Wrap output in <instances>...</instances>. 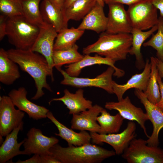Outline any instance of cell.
<instances>
[{
    "mask_svg": "<svg viewBox=\"0 0 163 163\" xmlns=\"http://www.w3.org/2000/svg\"><path fill=\"white\" fill-rule=\"evenodd\" d=\"M7 51L9 57L22 71L27 72L34 79L37 91L32 100H37L44 95L43 90L44 88L52 91L46 79L48 76H50L52 81H53V74L43 55L31 50L11 49Z\"/></svg>",
    "mask_w": 163,
    "mask_h": 163,
    "instance_id": "6da1fadb",
    "label": "cell"
},
{
    "mask_svg": "<svg viewBox=\"0 0 163 163\" xmlns=\"http://www.w3.org/2000/svg\"><path fill=\"white\" fill-rule=\"evenodd\" d=\"M50 152L49 155L61 163H100L116 155L113 151L91 143L66 147L58 143L50 149Z\"/></svg>",
    "mask_w": 163,
    "mask_h": 163,
    "instance_id": "7a4b0ae2",
    "label": "cell"
},
{
    "mask_svg": "<svg viewBox=\"0 0 163 163\" xmlns=\"http://www.w3.org/2000/svg\"><path fill=\"white\" fill-rule=\"evenodd\" d=\"M131 34L101 33L97 40L83 48L84 55L96 54L115 62L126 59L132 45Z\"/></svg>",
    "mask_w": 163,
    "mask_h": 163,
    "instance_id": "3957f363",
    "label": "cell"
},
{
    "mask_svg": "<svg viewBox=\"0 0 163 163\" xmlns=\"http://www.w3.org/2000/svg\"><path fill=\"white\" fill-rule=\"evenodd\" d=\"M40 30V27L29 21L22 15L7 18L6 36L16 49L31 50Z\"/></svg>",
    "mask_w": 163,
    "mask_h": 163,
    "instance_id": "277c9868",
    "label": "cell"
},
{
    "mask_svg": "<svg viewBox=\"0 0 163 163\" xmlns=\"http://www.w3.org/2000/svg\"><path fill=\"white\" fill-rule=\"evenodd\" d=\"M121 156L128 163H163V149L149 145L146 140L135 138Z\"/></svg>",
    "mask_w": 163,
    "mask_h": 163,
    "instance_id": "5b68a950",
    "label": "cell"
},
{
    "mask_svg": "<svg viewBox=\"0 0 163 163\" xmlns=\"http://www.w3.org/2000/svg\"><path fill=\"white\" fill-rule=\"evenodd\" d=\"M127 12L133 28L148 30L158 24V9L150 0H141L129 6Z\"/></svg>",
    "mask_w": 163,
    "mask_h": 163,
    "instance_id": "8992f818",
    "label": "cell"
},
{
    "mask_svg": "<svg viewBox=\"0 0 163 163\" xmlns=\"http://www.w3.org/2000/svg\"><path fill=\"white\" fill-rule=\"evenodd\" d=\"M136 125L133 121L128 122L126 128L120 133L100 134L90 132L91 142L93 144H101L107 143L114 150L116 154L121 155L128 146L130 142L137 136Z\"/></svg>",
    "mask_w": 163,
    "mask_h": 163,
    "instance_id": "52a82bcc",
    "label": "cell"
},
{
    "mask_svg": "<svg viewBox=\"0 0 163 163\" xmlns=\"http://www.w3.org/2000/svg\"><path fill=\"white\" fill-rule=\"evenodd\" d=\"M56 69L63 76V79L60 82L62 85L78 88L97 87L104 89L109 94H113L112 77L115 69L111 66H109L105 71L94 78L72 77L61 68Z\"/></svg>",
    "mask_w": 163,
    "mask_h": 163,
    "instance_id": "ba28073f",
    "label": "cell"
},
{
    "mask_svg": "<svg viewBox=\"0 0 163 163\" xmlns=\"http://www.w3.org/2000/svg\"><path fill=\"white\" fill-rule=\"evenodd\" d=\"M15 106L8 96H0V136H6L23 122L24 112Z\"/></svg>",
    "mask_w": 163,
    "mask_h": 163,
    "instance_id": "9c48e42d",
    "label": "cell"
},
{
    "mask_svg": "<svg viewBox=\"0 0 163 163\" xmlns=\"http://www.w3.org/2000/svg\"><path fill=\"white\" fill-rule=\"evenodd\" d=\"M23 145L26 155H49L50 149L58 143L59 140L54 136L49 137L43 134L41 130L32 127L28 132Z\"/></svg>",
    "mask_w": 163,
    "mask_h": 163,
    "instance_id": "30bf717a",
    "label": "cell"
},
{
    "mask_svg": "<svg viewBox=\"0 0 163 163\" xmlns=\"http://www.w3.org/2000/svg\"><path fill=\"white\" fill-rule=\"evenodd\" d=\"M105 107L109 110L117 111L124 119L136 121L142 129L145 135L148 138L149 137L145 126V122L149 120L147 114L141 108L134 105L128 96L118 102H107Z\"/></svg>",
    "mask_w": 163,
    "mask_h": 163,
    "instance_id": "8fae6325",
    "label": "cell"
},
{
    "mask_svg": "<svg viewBox=\"0 0 163 163\" xmlns=\"http://www.w3.org/2000/svg\"><path fill=\"white\" fill-rule=\"evenodd\" d=\"M58 33L52 25L46 24L40 27L39 34L31 49L40 53L46 58L53 73L54 67L53 55L54 40Z\"/></svg>",
    "mask_w": 163,
    "mask_h": 163,
    "instance_id": "7c38bea8",
    "label": "cell"
},
{
    "mask_svg": "<svg viewBox=\"0 0 163 163\" xmlns=\"http://www.w3.org/2000/svg\"><path fill=\"white\" fill-rule=\"evenodd\" d=\"M107 5L109 12L105 31L112 34H131L133 27L123 5L117 3Z\"/></svg>",
    "mask_w": 163,
    "mask_h": 163,
    "instance_id": "4fadbf2b",
    "label": "cell"
},
{
    "mask_svg": "<svg viewBox=\"0 0 163 163\" xmlns=\"http://www.w3.org/2000/svg\"><path fill=\"white\" fill-rule=\"evenodd\" d=\"M134 94L143 105L149 120L153 125L152 133L146 140L147 144L149 145L158 146L159 134L163 128V112L148 100L143 91L135 89Z\"/></svg>",
    "mask_w": 163,
    "mask_h": 163,
    "instance_id": "5bb4252c",
    "label": "cell"
},
{
    "mask_svg": "<svg viewBox=\"0 0 163 163\" xmlns=\"http://www.w3.org/2000/svg\"><path fill=\"white\" fill-rule=\"evenodd\" d=\"M27 91L24 87L13 89L8 96L15 106L20 110L26 113L30 118L38 120L46 118L49 110L42 106L37 105L29 101L27 97Z\"/></svg>",
    "mask_w": 163,
    "mask_h": 163,
    "instance_id": "9a60e30c",
    "label": "cell"
},
{
    "mask_svg": "<svg viewBox=\"0 0 163 163\" xmlns=\"http://www.w3.org/2000/svg\"><path fill=\"white\" fill-rule=\"evenodd\" d=\"M104 109L101 106L96 104L79 113L72 115L71 128L80 131H88L90 132L99 133L100 127L97 121V118Z\"/></svg>",
    "mask_w": 163,
    "mask_h": 163,
    "instance_id": "2e32d148",
    "label": "cell"
},
{
    "mask_svg": "<svg viewBox=\"0 0 163 163\" xmlns=\"http://www.w3.org/2000/svg\"><path fill=\"white\" fill-rule=\"evenodd\" d=\"M116 62L108 58L103 57L97 54L94 56L89 54L84 55V57L79 61L65 66V72L72 77H78L84 68L94 65L104 64L111 66L115 69L113 75L118 78L123 77L125 72L117 68L114 65Z\"/></svg>",
    "mask_w": 163,
    "mask_h": 163,
    "instance_id": "e0dca14e",
    "label": "cell"
},
{
    "mask_svg": "<svg viewBox=\"0 0 163 163\" xmlns=\"http://www.w3.org/2000/svg\"><path fill=\"white\" fill-rule=\"evenodd\" d=\"M151 72V64L149 59L146 60L143 71L140 73L133 75L125 84H119L113 81L112 88L118 101L122 99L124 93L127 90L135 88L144 92L146 90Z\"/></svg>",
    "mask_w": 163,
    "mask_h": 163,
    "instance_id": "ac0fdd59",
    "label": "cell"
},
{
    "mask_svg": "<svg viewBox=\"0 0 163 163\" xmlns=\"http://www.w3.org/2000/svg\"><path fill=\"white\" fill-rule=\"evenodd\" d=\"M46 117L55 125L58 130L59 133H55V134L65 140L68 145L78 146L91 143V135L86 131H82L79 133L75 132L72 129L68 128L60 122L50 111L47 113Z\"/></svg>",
    "mask_w": 163,
    "mask_h": 163,
    "instance_id": "d6986e66",
    "label": "cell"
},
{
    "mask_svg": "<svg viewBox=\"0 0 163 163\" xmlns=\"http://www.w3.org/2000/svg\"><path fill=\"white\" fill-rule=\"evenodd\" d=\"M64 95L60 97L52 99L49 103L53 101L62 102L69 110V114L79 113L91 107L92 102L84 97V90L78 89L75 93L70 92L68 89L64 90Z\"/></svg>",
    "mask_w": 163,
    "mask_h": 163,
    "instance_id": "ffe728a7",
    "label": "cell"
},
{
    "mask_svg": "<svg viewBox=\"0 0 163 163\" xmlns=\"http://www.w3.org/2000/svg\"><path fill=\"white\" fill-rule=\"evenodd\" d=\"M107 17L104 14V7L97 2L90 11L82 19L77 28L89 30L99 34L106 31Z\"/></svg>",
    "mask_w": 163,
    "mask_h": 163,
    "instance_id": "44dd1931",
    "label": "cell"
},
{
    "mask_svg": "<svg viewBox=\"0 0 163 163\" xmlns=\"http://www.w3.org/2000/svg\"><path fill=\"white\" fill-rule=\"evenodd\" d=\"M24 122L14 129L6 136L0 147V163H5L15 156L26 155L24 151L20 148L24 143V140L18 143V136L19 132L23 129Z\"/></svg>",
    "mask_w": 163,
    "mask_h": 163,
    "instance_id": "7402d4cb",
    "label": "cell"
},
{
    "mask_svg": "<svg viewBox=\"0 0 163 163\" xmlns=\"http://www.w3.org/2000/svg\"><path fill=\"white\" fill-rule=\"evenodd\" d=\"M40 9L44 22L52 25L58 33L67 27L63 11L56 7L49 0H42Z\"/></svg>",
    "mask_w": 163,
    "mask_h": 163,
    "instance_id": "603a6c76",
    "label": "cell"
},
{
    "mask_svg": "<svg viewBox=\"0 0 163 163\" xmlns=\"http://www.w3.org/2000/svg\"><path fill=\"white\" fill-rule=\"evenodd\" d=\"M157 25L146 31L135 28L132 29L131 32L132 36V45L129 54L135 56L136 65L139 70L144 68L145 65L141 52V46L144 41L157 30Z\"/></svg>",
    "mask_w": 163,
    "mask_h": 163,
    "instance_id": "cb8c5ba5",
    "label": "cell"
},
{
    "mask_svg": "<svg viewBox=\"0 0 163 163\" xmlns=\"http://www.w3.org/2000/svg\"><path fill=\"white\" fill-rule=\"evenodd\" d=\"M21 77L18 64L8 56L7 51L0 49V82L10 85Z\"/></svg>",
    "mask_w": 163,
    "mask_h": 163,
    "instance_id": "d4e9b609",
    "label": "cell"
},
{
    "mask_svg": "<svg viewBox=\"0 0 163 163\" xmlns=\"http://www.w3.org/2000/svg\"><path fill=\"white\" fill-rule=\"evenodd\" d=\"M97 2L96 0H77L63 10L66 21H79L90 11Z\"/></svg>",
    "mask_w": 163,
    "mask_h": 163,
    "instance_id": "484cf974",
    "label": "cell"
},
{
    "mask_svg": "<svg viewBox=\"0 0 163 163\" xmlns=\"http://www.w3.org/2000/svg\"><path fill=\"white\" fill-rule=\"evenodd\" d=\"M124 119L119 113L112 115L104 109L101 115L97 118V121L100 127L99 133L102 134L118 133L123 123Z\"/></svg>",
    "mask_w": 163,
    "mask_h": 163,
    "instance_id": "4316f807",
    "label": "cell"
},
{
    "mask_svg": "<svg viewBox=\"0 0 163 163\" xmlns=\"http://www.w3.org/2000/svg\"><path fill=\"white\" fill-rule=\"evenodd\" d=\"M85 30L72 27H66L58 33L54 46V50L66 49L74 45L84 34Z\"/></svg>",
    "mask_w": 163,
    "mask_h": 163,
    "instance_id": "83f0119b",
    "label": "cell"
},
{
    "mask_svg": "<svg viewBox=\"0 0 163 163\" xmlns=\"http://www.w3.org/2000/svg\"><path fill=\"white\" fill-rule=\"evenodd\" d=\"M78 46L76 44L69 48L54 50L53 60L54 67L56 69L61 68L64 65L76 63L81 60L84 55L78 51Z\"/></svg>",
    "mask_w": 163,
    "mask_h": 163,
    "instance_id": "f1b7e54d",
    "label": "cell"
},
{
    "mask_svg": "<svg viewBox=\"0 0 163 163\" xmlns=\"http://www.w3.org/2000/svg\"><path fill=\"white\" fill-rule=\"evenodd\" d=\"M42 0H20L23 15L29 21L40 27L46 23L41 14L40 4Z\"/></svg>",
    "mask_w": 163,
    "mask_h": 163,
    "instance_id": "f546056e",
    "label": "cell"
},
{
    "mask_svg": "<svg viewBox=\"0 0 163 163\" xmlns=\"http://www.w3.org/2000/svg\"><path fill=\"white\" fill-rule=\"evenodd\" d=\"M151 72L150 76L146 90L143 92L148 100L155 105L159 101L161 97L159 86L157 81L158 69L155 57L150 58Z\"/></svg>",
    "mask_w": 163,
    "mask_h": 163,
    "instance_id": "4dcf8cb0",
    "label": "cell"
},
{
    "mask_svg": "<svg viewBox=\"0 0 163 163\" xmlns=\"http://www.w3.org/2000/svg\"><path fill=\"white\" fill-rule=\"evenodd\" d=\"M157 33L153 34L151 38L144 43V47L150 46L156 51L157 58L163 62V18L160 16L157 24Z\"/></svg>",
    "mask_w": 163,
    "mask_h": 163,
    "instance_id": "1f68e13d",
    "label": "cell"
},
{
    "mask_svg": "<svg viewBox=\"0 0 163 163\" xmlns=\"http://www.w3.org/2000/svg\"><path fill=\"white\" fill-rule=\"evenodd\" d=\"M0 11L8 17L23 15L20 0H0Z\"/></svg>",
    "mask_w": 163,
    "mask_h": 163,
    "instance_id": "d6a6232c",
    "label": "cell"
},
{
    "mask_svg": "<svg viewBox=\"0 0 163 163\" xmlns=\"http://www.w3.org/2000/svg\"><path fill=\"white\" fill-rule=\"evenodd\" d=\"M8 17L2 14L0 15V40L6 36V21Z\"/></svg>",
    "mask_w": 163,
    "mask_h": 163,
    "instance_id": "836d02e7",
    "label": "cell"
},
{
    "mask_svg": "<svg viewBox=\"0 0 163 163\" xmlns=\"http://www.w3.org/2000/svg\"><path fill=\"white\" fill-rule=\"evenodd\" d=\"M157 81L159 87L161 97L159 101L155 105L163 112V83L158 73L157 76Z\"/></svg>",
    "mask_w": 163,
    "mask_h": 163,
    "instance_id": "e575fe53",
    "label": "cell"
},
{
    "mask_svg": "<svg viewBox=\"0 0 163 163\" xmlns=\"http://www.w3.org/2000/svg\"><path fill=\"white\" fill-rule=\"evenodd\" d=\"M16 163H41L40 156L35 154L30 158L25 160L21 161L19 159Z\"/></svg>",
    "mask_w": 163,
    "mask_h": 163,
    "instance_id": "d590c367",
    "label": "cell"
},
{
    "mask_svg": "<svg viewBox=\"0 0 163 163\" xmlns=\"http://www.w3.org/2000/svg\"><path fill=\"white\" fill-rule=\"evenodd\" d=\"M40 157L41 163H61L59 161L49 155H41Z\"/></svg>",
    "mask_w": 163,
    "mask_h": 163,
    "instance_id": "8d00e7d4",
    "label": "cell"
},
{
    "mask_svg": "<svg viewBox=\"0 0 163 163\" xmlns=\"http://www.w3.org/2000/svg\"><path fill=\"white\" fill-rule=\"evenodd\" d=\"M141 0H108L106 4L109 3H117L128 5H133Z\"/></svg>",
    "mask_w": 163,
    "mask_h": 163,
    "instance_id": "74e56055",
    "label": "cell"
},
{
    "mask_svg": "<svg viewBox=\"0 0 163 163\" xmlns=\"http://www.w3.org/2000/svg\"><path fill=\"white\" fill-rule=\"evenodd\" d=\"M152 4L159 10L160 16L163 18V0H150Z\"/></svg>",
    "mask_w": 163,
    "mask_h": 163,
    "instance_id": "f35d334b",
    "label": "cell"
},
{
    "mask_svg": "<svg viewBox=\"0 0 163 163\" xmlns=\"http://www.w3.org/2000/svg\"><path fill=\"white\" fill-rule=\"evenodd\" d=\"M156 66L158 73L162 79L163 83V62L155 57Z\"/></svg>",
    "mask_w": 163,
    "mask_h": 163,
    "instance_id": "ab89813d",
    "label": "cell"
},
{
    "mask_svg": "<svg viewBox=\"0 0 163 163\" xmlns=\"http://www.w3.org/2000/svg\"><path fill=\"white\" fill-rule=\"evenodd\" d=\"M65 0H49L54 6L63 11Z\"/></svg>",
    "mask_w": 163,
    "mask_h": 163,
    "instance_id": "60d3db41",
    "label": "cell"
},
{
    "mask_svg": "<svg viewBox=\"0 0 163 163\" xmlns=\"http://www.w3.org/2000/svg\"><path fill=\"white\" fill-rule=\"evenodd\" d=\"M77 0H65L63 10L68 7L73 2Z\"/></svg>",
    "mask_w": 163,
    "mask_h": 163,
    "instance_id": "b9f144b4",
    "label": "cell"
},
{
    "mask_svg": "<svg viewBox=\"0 0 163 163\" xmlns=\"http://www.w3.org/2000/svg\"><path fill=\"white\" fill-rule=\"evenodd\" d=\"M96 1L97 3L102 6L104 7L105 3L104 0H96Z\"/></svg>",
    "mask_w": 163,
    "mask_h": 163,
    "instance_id": "7bdbcfd3",
    "label": "cell"
},
{
    "mask_svg": "<svg viewBox=\"0 0 163 163\" xmlns=\"http://www.w3.org/2000/svg\"><path fill=\"white\" fill-rule=\"evenodd\" d=\"M108 0H104V2L106 4V3H107V1Z\"/></svg>",
    "mask_w": 163,
    "mask_h": 163,
    "instance_id": "ee69618b",
    "label": "cell"
}]
</instances>
